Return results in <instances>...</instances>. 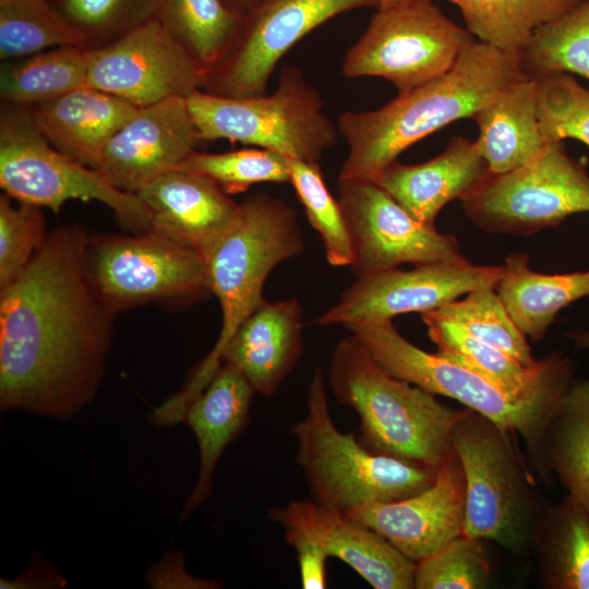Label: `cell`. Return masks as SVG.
Returning a JSON list of instances; mask_svg holds the SVG:
<instances>
[{
	"label": "cell",
	"instance_id": "cell-9",
	"mask_svg": "<svg viewBox=\"0 0 589 589\" xmlns=\"http://www.w3.org/2000/svg\"><path fill=\"white\" fill-rule=\"evenodd\" d=\"M0 185L12 199L55 214L70 200L97 201L128 229L149 230V214L137 194L113 188L95 169L59 152L32 111L10 103L0 115Z\"/></svg>",
	"mask_w": 589,
	"mask_h": 589
},
{
	"label": "cell",
	"instance_id": "cell-4",
	"mask_svg": "<svg viewBox=\"0 0 589 589\" xmlns=\"http://www.w3.org/2000/svg\"><path fill=\"white\" fill-rule=\"evenodd\" d=\"M345 326L385 372L433 395L453 398L502 429L519 434L543 465V433L575 382L573 360L540 383L516 388L420 349L401 336L392 321Z\"/></svg>",
	"mask_w": 589,
	"mask_h": 589
},
{
	"label": "cell",
	"instance_id": "cell-12",
	"mask_svg": "<svg viewBox=\"0 0 589 589\" xmlns=\"http://www.w3.org/2000/svg\"><path fill=\"white\" fill-rule=\"evenodd\" d=\"M467 218L493 235L530 236L589 213V173L563 141H551L534 158L505 173H489L461 201Z\"/></svg>",
	"mask_w": 589,
	"mask_h": 589
},
{
	"label": "cell",
	"instance_id": "cell-21",
	"mask_svg": "<svg viewBox=\"0 0 589 589\" xmlns=\"http://www.w3.org/2000/svg\"><path fill=\"white\" fill-rule=\"evenodd\" d=\"M303 312L297 299H265L242 321L219 354L255 393L274 395L303 354Z\"/></svg>",
	"mask_w": 589,
	"mask_h": 589
},
{
	"label": "cell",
	"instance_id": "cell-11",
	"mask_svg": "<svg viewBox=\"0 0 589 589\" xmlns=\"http://www.w3.org/2000/svg\"><path fill=\"white\" fill-rule=\"evenodd\" d=\"M474 40L432 0H406L377 9L341 70L346 77H383L402 94L447 73Z\"/></svg>",
	"mask_w": 589,
	"mask_h": 589
},
{
	"label": "cell",
	"instance_id": "cell-22",
	"mask_svg": "<svg viewBox=\"0 0 589 589\" xmlns=\"http://www.w3.org/2000/svg\"><path fill=\"white\" fill-rule=\"evenodd\" d=\"M489 173L477 142L454 136L436 157L418 165L396 160L373 180L417 220L434 226L443 207L462 201Z\"/></svg>",
	"mask_w": 589,
	"mask_h": 589
},
{
	"label": "cell",
	"instance_id": "cell-19",
	"mask_svg": "<svg viewBox=\"0 0 589 589\" xmlns=\"http://www.w3.org/2000/svg\"><path fill=\"white\" fill-rule=\"evenodd\" d=\"M267 517L318 544L328 557L346 563L374 589L414 588L416 563L384 537L342 514L313 500H296L272 507Z\"/></svg>",
	"mask_w": 589,
	"mask_h": 589
},
{
	"label": "cell",
	"instance_id": "cell-43",
	"mask_svg": "<svg viewBox=\"0 0 589 589\" xmlns=\"http://www.w3.org/2000/svg\"><path fill=\"white\" fill-rule=\"evenodd\" d=\"M67 580L52 566L41 560L32 562V565L14 580L1 578V588H61Z\"/></svg>",
	"mask_w": 589,
	"mask_h": 589
},
{
	"label": "cell",
	"instance_id": "cell-26",
	"mask_svg": "<svg viewBox=\"0 0 589 589\" xmlns=\"http://www.w3.org/2000/svg\"><path fill=\"white\" fill-rule=\"evenodd\" d=\"M494 289L519 329L539 341L563 308L589 296V271L537 273L530 268L527 254L512 253Z\"/></svg>",
	"mask_w": 589,
	"mask_h": 589
},
{
	"label": "cell",
	"instance_id": "cell-40",
	"mask_svg": "<svg viewBox=\"0 0 589 589\" xmlns=\"http://www.w3.org/2000/svg\"><path fill=\"white\" fill-rule=\"evenodd\" d=\"M12 200L0 196V289L25 272L48 236L40 207Z\"/></svg>",
	"mask_w": 589,
	"mask_h": 589
},
{
	"label": "cell",
	"instance_id": "cell-31",
	"mask_svg": "<svg viewBox=\"0 0 589 589\" xmlns=\"http://www.w3.org/2000/svg\"><path fill=\"white\" fill-rule=\"evenodd\" d=\"M456 4L478 41L520 53L536 31L581 0H447Z\"/></svg>",
	"mask_w": 589,
	"mask_h": 589
},
{
	"label": "cell",
	"instance_id": "cell-18",
	"mask_svg": "<svg viewBox=\"0 0 589 589\" xmlns=\"http://www.w3.org/2000/svg\"><path fill=\"white\" fill-rule=\"evenodd\" d=\"M465 504V477L453 450L425 490L399 501L371 503L345 516L374 530L417 564L464 534Z\"/></svg>",
	"mask_w": 589,
	"mask_h": 589
},
{
	"label": "cell",
	"instance_id": "cell-45",
	"mask_svg": "<svg viewBox=\"0 0 589 589\" xmlns=\"http://www.w3.org/2000/svg\"><path fill=\"white\" fill-rule=\"evenodd\" d=\"M578 349H589V330L574 329L567 334Z\"/></svg>",
	"mask_w": 589,
	"mask_h": 589
},
{
	"label": "cell",
	"instance_id": "cell-3",
	"mask_svg": "<svg viewBox=\"0 0 589 589\" xmlns=\"http://www.w3.org/2000/svg\"><path fill=\"white\" fill-rule=\"evenodd\" d=\"M328 381L336 400L357 411L359 442L369 450L432 469L454 450L453 431L465 410L385 372L353 334L335 346Z\"/></svg>",
	"mask_w": 589,
	"mask_h": 589
},
{
	"label": "cell",
	"instance_id": "cell-36",
	"mask_svg": "<svg viewBox=\"0 0 589 589\" xmlns=\"http://www.w3.org/2000/svg\"><path fill=\"white\" fill-rule=\"evenodd\" d=\"M287 158V157H286ZM290 182L310 225L317 231L332 266H350L353 260L350 232L339 204L327 189L320 165L287 158Z\"/></svg>",
	"mask_w": 589,
	"mask_h": 589
},
{
	"label": "cell",
	"instance_id": "cell-13",
	"mask_svg": "<svg viewBox=\"0 0 589 589\" xmlns=\"http://www.w3.org/2000/svg\"><path fill=\"white\" fill-rule=\"evenodd\" d=\"M503 266L470 263L462 254L445 260L380 271L356 278L338 301L322 313L321 326L392 321L406 313L434 311L474 290L494 288Z\"/></svg>",
	"mask_w": 589,
	"mask_h": 589
},
{
	"label": "cell",
	"instance_id": "cell-32",
	"mask_svg": "<svg viewBox=\"0 0 589 589\" xmlns=\"http://www.w3.org/2000/svg\"><path fill=\"white\" fill-rule=\"evenodd\" d=\"M88 50L76 46L5 61L0 70V95L5 103L39 105L86 86Z\"/></svg>",
	"mask_w": 589,
	"mask_h": 589
},
{
	"label": "cell",
	"instance_id": "cell-8",
	"mask_svg": "<svg viewBox=\"0 0 589 589\" xmlns=\"http://www.w3.org/2000/svg\"><path fill=\"white\" fill-rule=\"evenodd\" d=\"M187 101L202 141L241 142L320 165L339 136L318 92L292 65L283 68L269 95L235 98L197 91Z\"/></svg>",
	"mask_w": 589,
	"mask_h": 589
},
{
	"label": "cell",
	"instance_id": "cell-35",
	"mask_svg": "<svg viewBox=\"0 0 589 589\" xmlns=\"http://www.w3.org/2000/svg\"><path fill=\"white\" fill-rule=\"evenodd\" d=\"M425 313L460 325L472 336L505 351L527 366L538 362L532 357L526 335L516 325L494 288L474 290Z\"/></svg>",
	"mask_w": 589,
	"mask_h": 589
},
{
	"label": "cell",
	"instance_id": "cell-46",
	"mask_svg": "<svg viewBox=\"0 0 589 589\" xmlns=\"http://www.w3.org/2000/svg\"><path fill=\"white\" fill-rule=\"evenodd\" d=\"M406 0H380L378 9L389 8L405 2Z\"/></svg>",
	"mask_w": 589,
	"mask_h": 589
},
{
	"label": "cell",
	"instance_id": "cell-23",
	"mask_svg": "<svg viewBox=\"0 0 589 589\" xmlns=\"http://www.w3.org/2000/svg\"><path fill=\"white\" fill-rule=\"evenodd\" d=\"M254 394V389L237 368L220 362L204 389L185 404L180 421L189 425L197 441L200 473L181 519L211 496L220 456L250 422Z\"/></svg>",
	"mask_w": 589,
	"mask_h": 589
},
{
	"label": "cell",
	"instance_id": "cell-29",
	"mask_svg": "<svg viewBox=\"0 0 589 589\" xmlns=\"http://www.w3.org/2000/svg\"><path fill=\"white\" fill-rule=\"evenodd\" d=\"M543 584L551 589H589V512L574 497L548 507L534 543Z\"/></svg>",
	"mask_w": 589,
	"mask_h": 589
},
{
	"label": "cell",
	"instance_id": "cell-24",
	"mask_svg": "<svg viewBox=\"0 0 589 589\" xmlns=\"http://www.w3.org/2000/svg\"><path fill=\"white\" fill-rule=\"evenodd\" d=\"M139 109L117 96L83 86L36 105L32 113L55 148L96 169L108 141Z\"/></svg>",
	"mask_w": 589,
	"mask_h": 589
},
{
	"label": "cell",
	"instance_id": "cell-16",
	"mask_svg": "<svg viewBox=\"0 0 589 589\" xmlns=\"http://www.w3.org/2000/svg\"><path fill=\"white\" fill-rule=\"evenodd\" d=\"M380 7V0H265L245 17L227 57L206 73L204 86L226 97L266 94L283 56L306 34L341 13Z\"/></svg>",
	"mask_w": 589,
	"mask_h": 589
},
{
	"label": "cell",
	"instance_id": "cell-28",
	"mask_svg": "<svg viewBox=\"0 0 589 589\" xmlns=\"http://www.w3.org/2000/svg\"><path fill=\"white\" fill-rule=\"evenodd\" d=\"M542 458L567 494L589 512V378L575 380L551 416Z\"/></svg>",
	"mask_w": 589,
	"mask_h": 589
},
{
	"label": "cell",
	"instance_id": "cell-20",
	"mask_svg": "<svg viewBox=\"0 0 589 589\" xmlns=\"http://www.w3.org/2000/svg\"><path fill=\"white\" fill-rule=\"evenodd\" d=\"M137 196L148 211L149 230L200 253L205 260L235 228L241 204L203 175L173 169Z\"/></svg>",
	"mask_w": 589,
	"mask_h": 589
},
{
	"label": "cell",
	"instance_id": "cell-25",
	"mask_svg": "<svg viewBox=\"0 0 589 589\" xmlns=\"http://www.w3.org/2000/svg\"><path fill=\"white\" fill-rule=\"evenodd\" d=\"M537 93L536 77L519 81L472 116L479 131L476 142L491 173H505L525 165L551 142L541 131Z\"/></svg>",
	"mask_w": 589,
	"mask_h": 589
},
{
	"label": "cell",
	"instance_id": "cell-38",
	"mask_svg": "<svg viewBox=\"0 0 589 589\" xmlns=\"http://www.w3.org/2000/svg\"><path fill=\"white\" fill-rule=\"evenodd\" d=\"M536 79L537 112L543 135L550 141L574 139L589 147V89L568 73Z\"/></svg>",
	"mask_w": 589,
	"mask_h": 589
},
{
	"label": "cell",
	"instance_id": "cell-2",
	"mask_svg": "<svg viewBox=\"0 0 589 589\" xmlns=\"http://www.w3.org/2000/svg\"><path fill=\"white\" fill-rule=\"evenodd\" d=\"M529 77L518 53L474 40L444 75L381 108L342 113L337 129L349 149L337 178L374 179L414 143L472 118L504 88Z\"/></svg>",
	"mask_w": 589,
	"mask_h": 589
},
{
	"label": "cell",
	"instance_id": "cell-5",
	"mask_svg": "<svg viewBox=\"0 0 589 589\" xmlns=\"http://www.w3.org/2000/svg\"><path fill=\"white\" fill-rule=\"evenodd\" d=\"M296 460L313 501L347 515L371 503L413 496L429 488L436 469L375 454L334 424L321 368L313 372L306 413L291 426Z\"/></svg>",
	"mask_w": 589,
	"mask_h": 589
},
{
	"label": "cell",
	"instance_id": "cell-6",
	"mask_svg": "<svg viewBox=\"0 0 589 589\" xmlns=\"http://www.w3.org/2000/svg\"><path fill=\"white\" fill-rule=\"evenodd\" d=\"M510 434L466 409L454 428L453 448L465 477L464 534L524 553L533 545L546 508H540L533 479Z\"/></svg>",
	"mask_w": 589,
	"mask_h": 589
},
{
	"label": "cell",
	"instance_id": "cell-39",
	"mask_svg": "<svg viewBox=\"0 0 589 589\" xmlns=\"http://www.w3.org/2000/svg\"><path fill=\"white\" fill-rule=\"evenodd\" d=\"M490 580L479 540L465 534L416 564L417 589H483Z\"/></svg>",
	"mask_w": 589,
	"mask_h": 589
},
{
	"label": "cell",
	"instance_id": "cell-14",
	"mask_svg": "<svg viewBox=\"0 0 589 589\" xmlns=\"http://www.w3.org/2000/svg\"><path fill=\"white\" fill-rule=\"evenodd\" d=\"M205 75L187 48L154 17L88 50L86 86L144 108L171 97L188 99L204 86Z\"/></svg>",
	"mask_w": 589,
	"mask_h": 589
},
{
	"label": "cell",
	"instance_id": "cell-42",
	"mask_svg": "<svg viewBox=\"0 0 589 589\" xmlns=\"http://www.w3.org/2000/svg\"><path fill=\"white\" fill-rule=\"evenodd\" d=\"M286 541L294 549L301 586L304 589H323L327 586L326 562L328 555L315 542L292 529H284Z\"/></svg>",
	"mask_w": 589,
	"mask_h": 589
},
{
	"label": "cell",
	"instance_id": "cell-33",
	"mask_svg": "<svg viewBox=\"0 0 589 589\" xmlns=\"http://www.w3.org/2000/svg\"><path fill=\"white\" fill-rule=\"evenodd\" d=\"M83 33L69 23L49 0H0V58H25L63 46L83 47Z\"/></svg>",
	"mask_w": 589,
	"mask_h": 589
},
{
	"label": "cell",
	"instance_id": "cell-7",
	"mask_svg": "<svg viewBox=\"0 0 589 589\" xmlns=\"http://www.w3.org/2000/svg\"><path fill=\"white\" fill-rule=\"evenodd\" d=\"M240 204L238 224L206 260L212 293L219 301L223 318L214 348L187 384L193 393L208 384L220 365L221 349L264 300L263 288L271 272L304 249L296 212L286 202L255 193Z\"/></svg>",
	"mask_w": 589,
	"mask_h": 589
},
{
	"label": "cell",
	"instance_id": "cell-27",
	"mask_svg": "<svg viewBox=\"0 0 589 589\" xmlns=\"http://www.w3.org/2000/svg\"><path fill=\"white\" fill-rule=\"evenodd\" d=\"M421 318L437 354L510 387L536 385L572 361L568 356L555 351L527 366L454 322L428 313L421 314Z\"/></svg>",
	"mask_w": 589,
	"mask_h": 589
},
{
	"label": "cell",
	"instance_id": "cell-41",
	"mask_svg": "<svg viewBox=\"0 0 589 589\" xmlns=\"http://www.w3.org/2000/svg\"><path fill=\"white\" fill-rule=\"evenodd\" d=\"M86 40L91 36L120 37L156 15V0H49ZM117 37V38H118Z\"/></svg>",
	"mask_w": 589,
	"mask_h": 589
},
{
	"label": "cell",
	"instance_id": "cell-30",
	"mask_svg": "<svg viewBox=\"0 0 589 589\" xmlns=\"http://www.w3.org/2000/svg\"><path fill=\"white\" fill-rule=\"evenodd\" d=\"M155 17L206 73L227 57L245 21L223 0H156Z\"/></svg>",
	"mask_w": 589,
	"mask_h": 589
},
{
	"label": "cell",
	"instance_id": "cell-17",
	"mask_svg": "<svg viewBox=\"0 0 589 589\" xmlns=\"http://www.w3.org/2000/svg\"><path fill=\"white\" fill-rule=\"evenodd\" d=\"M201 141L187 98H167L140 108L108 141L95 170L113 188L137 194Z\"/></svg>",
	"mask_w": 589,
	"mask_h": 589
},
{
	"label": "cell",
	"instance_id": "cell-15",
	"mask_svg": "<svg viewBox=\"0 0 589 589\" xmlns=\"http://www.w3.org/2000/svg\"><path fill=\"white\" fill-rule=\"evenodd\" d=\"M337 185L356 277L461 254L453 235L417 220L373 179L337 178Z\"/></svg>",
	"mask_w": 589,
	"mask_h": 589
},
{
	"label": "cell",
	"instance_id": "cell-37",
	"mask_svg": "<svg viewBox=\"0 0 589 589\" xmlns=\"http://www.w3.org/2000/svg\"><path fill=\"white\" fill-rule=\"evenodd\" d=\"M176 169L208 177L229 195L256 183L290 182L287 158L260 147L218 154L194 151Z\"/></svg>",
	"mask_w": 589,
	"mask_h": 589
},
{
	"label": "cell",
	"instance_id": "cell-10",
	"mask_svg": "<svg viewBox=\"0 0 589 589\" xmlns=\"http://www.w3.org/2000/svg\"><path fill=\"white\" fill-rule=\"evenodd\" d=\"M85 272L113 315L147 302L191 303L212 292L206 260L152 230L89 236Z\"/></svg>",
	"mask_w": 589,
	"mask_h": 589
},
{
	"label": "cell",
	"instance_id": "cell-34",
	"mask_svg": "<svg viewBox=\"0 0 589 589\" xmlns=\"http://www.w3.org/2000/svg\"><path fill=\"white\" fill-rule=\"evenodd\" d=\"M519 59L530 77L568 73L589 80V0L539 27Z\"/></svg>",
	"mask_w": 589,
	"mask_h": 589
},
{
	"label": "cell",
	"instance_id": "cell-1",
	"mask_svg": "<svg viewBox=\"0 0 589 589\" xmlns=\"http://www.w3.org/2000/svg\"><path fill=\"white\" fill-rule=\"evenodd\" d=\"M88 239L82 225L56 228L0 289L1 410L70 419L95 398L115 315L87 280Z\"/></svg>",
	"mask_w": 589,
	"mask_h": 589
},
{
	"label": "cell",
	"instance_id": "cell-44",
	"mask_svg": "<svg viewBox=\"0 0 589 589\" xmlns=\"http://www.w3.org/2000/svg\"><path fill=\"white\" fill-rule=\"evenodd\" d=\"M229 8L247 17L254 12L265 0H223Z\"/></svg>",
	"mask_w": 589,
	"mask_h": 589
}]
</instances>
